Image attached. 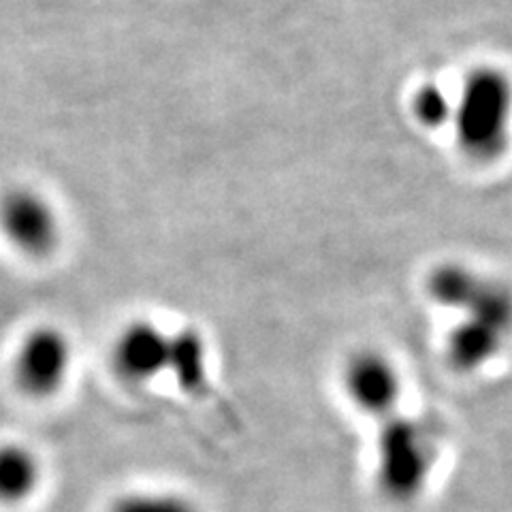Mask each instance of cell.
Masks as SVG:
<instances>
[{
    "mask_svg": "<svg viewBox=\"0 0 512 512\" xmlns=\"http://www.w3.org/2000/svg\"><path fill=\"white\" fill-rule=\"evenodd\" d=\"M455 92L446 90L438 79H425L410 94V118L423 131H440V128L451 126L453 120Z\"/></svg>",
    "mask_w": 512,
    "mask_h": 512,
    "instance_id": "cell-10",
    "label": "cell"
},
{
    "mask_svg": "<svg viewBox=\"0 0 512 512\" xmlns=\"http://www.w3.org/2000/svg\"><path fill=\"white\" fill-rule=\"evenodd\" d=\"M436 463L431 429L416 419L395 414L380 423L376 440V483L393 502L421 495Z\"/></svg>",
    "mask_w": 512,
    "mask_h": 512,
    "instance_id": "cell-2",
    "label": "cell"
},
{
    "mask_svg": "<svg viewBox=\"0 0 512 512\" xmlns=\"http://www.w3.org/2000/svg\"><path fill=\"white\" fill-rule=\"evenodd\" d=\"M41 483L39 457L22 444L0 446V502H24Z\"/></svg>",
    "mask_w": 512,
    "mask_h": 512,
    "instance_id": "cell-9",
    "label": "cell"
},
{
    "mask_svg": "<svg viewBox=\"0 0 512 512\" xmlns=\"http://www.w3.org/2000/svg\"><path fill=\"white\" fill-rule=\"evenodd\" d=\"M451 131L463 158L491 165L502 158L512 135V77L495 64H478L455 92Z\"/></svg>",
    "mask_w": 512,
    "mask_h": 512,
    "instance_id": "cell-1",
    "label": "cell"
},
{
    "mask_svg": "<svg viewBox=\"0 0 512 512\" xmlns=\"http://www.w3.org/2000/svg\"><path fill=\"white\" fill-rule=\"evenodd\" d=\"M340 387L348 404L378 423L402 410L404 374L387 350L361 346L342 361Z\"/></svg>",
    "mask_w": 512,
    "mask_h": 512,
    "instance_id": "cell-4",
    "label": "cell"
},
{
    "mask_svg": "<svg viewBox=\"0 0 512 512\" xmlns=\"http://www.w3.org/2000/svg\"><path fill=\"white\" fill-rule=\"evenodd\" d=\"M459 312L463 318L446 338V359L457 372L470 374L498 357L512 333V291L502 282L483 278Z\"/></svg>",
    "mask_w": 512,
    "mask_h": 512,
    "instance_id": "cell-3",
    "label": "cell"
},
{
    "mask_svg": "<svg viewBox=\"0 0 512 512\" xmlns=\"http://www.w3.org/2000/svg\"><path fill=\"white\" fill-rule=\"evenodd\" d=\"M107 512H201L184 491L169 487H139L122 491Z\"/></svg>",
    "mask_w": 512,
    "mask_h": 512,
    "instance_id": "cell-11",
    "label": "cell"
},
{
    "mask_svg": "<svg viewBox=\"0 0 512 512\" xmlns=\"http://www.w3.org/2000/svg\"><path fill=\"white\" fill-rule=\"evenodd\" d=\"M0 233L26 259H50L62 244V216L43 190L15 186L0 199Z\"/></svg>",
    "mask_w": 512,
    "mask_h": 512,
    "instance_id": "cell-5",
    "label": "cell"
},
{
    "mask_svg": "<svg viewBox=\"0 0 512 512\" xmlns=\"http://www.w3.org/2000/svg\"><path fill=\"white\" fill-rule=\"evenodd\" d=\"M169 376L186 393H201L210 384V346L197 327L173 329Z\"/></svg>",
    "mask_w": 512,
    "mask_h": 512,
    "instance_id": "cell-8",
    "label": "cell"
},
{
    "mask_svg": "<svg viewBox=\"0 0 512 512\" xmlns=\"http://www.w3.org/2000/svg\"><path fill=\"white\" fill-rule=\"evenodd\" d=\"M173 329L154 318L135 316L118 329L109 346V363L116 378L131 387H146L169 376Z\"/></svg>",
    "mask_w": 512,
    "mask_h": 512,
    "instance_id": "cell-7",
    "label": "cell"
},
{
    "mask_svg": "<svg viewBox=\"0 0 512 512\" xmlns=\"http://www.w3.org/2000/svg\"><path fill=\"white\" fill-rule=\"evenodd\" d=\"M73 361L69 333L56 325H39L22 338L13 359V376L28 397H54L69 382Z\"/></svg>",
    "mask_w": 512,
    "mask_h": 512,
    "instance_id": "cell-6",
    "label": "cell"
}]
</instances>
